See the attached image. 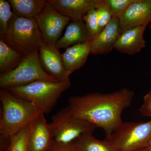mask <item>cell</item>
<instances>
[{
  "label": "cell",
  "instance_id": "cell-1",
  "mask_svg": "<svg viewBox=\"0 0 151 151\" xmlns=\"http://www.w3.org/2000/svg\"><path fill=\"white\" fill-rule=\"evenodd\" d=\"M134 97V91L126 88L107 94L93 92L70 97L66 107L73 117L101 128L108 137L122 124L123 111Z\"/></svg>",
  "mask_w": 151,
  "mask_h": 151
},
{
  "label": "cell",
  "instance_id": "cell-2",
  "mask_svg": "<svg viewBox=\"0 0 151 151\" xmlns=\"http://www.w3.org/2000/svg\"><path fill=\"white\" fill-rule=\"evenodd\" d=\"M2 113L0 119L1 142L32 123L42 113L34 104L16 97L6 89L0 92Z\"/></svg>",
  "mask_w": 151,
  "mask_h": 151
},
{
  "label": "cell",
  "instance_id": "cell-3",
  "mask_svg": "<svg viewBox=\"0 0 151 151\" xmlns=\"http://www.w3.org/2000/svg\"><path fill=\"white\" fill-rule=\"evenodd\" d=\"M71 85L70 81H38L24 86L6 89L16 97L29 101L43 114L51 112L61 94Z\"/></svg>",
  "mask_w": 151,
  "mask_h": 151
},
{
  "label": "cell",
  "instance_id": "cell-4",
  "mask_svg": "<svg viewBox=\"0 0 151 151\" xmlns=\"http://www.w3.org/2000/svg\"><path fill=\"white\" fill-rule=\"evenodd\" d=\"M1 38L24 56L38 50L43 40L35 18L20 17L14 15L9 23L6 32Z\"/></svg>",
  "mask_w": 151,
  "mask_h": 151
},
{
  "label": "cell",
  "instance_id": "cell-5",
  "mask_svg": "<svg viewBox=\"0 0 151 151\" xmlns=\"http://www.w3.org/2000/svg\"><path fill=\"white\" fill-rule=\"evenodd\" d=\"M151 139V120L146 122H122L105 140L115 151H139Z\"/></svg>",
  "mask_w": 151,
  "mask_h": 151
},
{
  "label": "cell",
  "instance_id": "cell-6",
  "mask_svg": "<svg viewBox=\"0 0 151 151\" xmlns=\"http://www.w3.org/2000/svg\"><path fill=\"white\" fill-rule=\"evenodd\" d=\"M38 81L60 82L45 70L41 63L38 50L24 57L16 68L0 75V87L24 86Z\"/></svg>",
  "mask_w": 151,
  "mask_h": 151
},
{
  "label": "cell",
  "instance_id": "cell-7",
  "mask_svg": "<svg viewBox=\"0 0 151 151\" xmlns=\"http://www.w3.org/2000/svg\"><path fill=\"white\" fill-rule=\"evenodd\" d=\"M49 125L54 142L63 145L73 142L83 134L92 133L97 128L89 122L73 117L67 107L55 114Z\"/></svg>",
  "mask_w": 151,
  "mask_h": 151
},
{
  "label": "cell",
  "instance_id": "cell-8",
  "mask_svg": "<svg viewBox=\"0 0 151 151\" xmlns=\"http://www.w3.org/2000/svg\"><path fill=\"white\" fill-rule=\"evenodd\" d=\"M44 41L55 45L70 20L58 12L47 1L43 11L34 18Z\"/></svg>",
  "mask_w": 151,
  "mask_h": 151
},
{
  "label": "cell",
  "instance_id": "cell-9",
  "mask_svg": "<svg viewBox=\"0 0 151 151\" xmlns=\"http://www.w3.org/2000/svg\"><path fill=\"white\" fill-rule=\"evenodd\" d=\"M41 63L47 72L60 82L70 81L59 49L55 45L42 40L38 47Z\"/></svg>",
  "mask_w": 151,
  "mask_h": 151
},
{
  "label": "cell",
  "instance_id": "cell-10",
  "mask_svg": "<svg viewBox=\"0 0 151 151\" xmlns=\"http://www.w3.org/2000/svg\"><path fill=\"white\" fill-rule=\"evenodd\" d=\"M122 32L151 22V0H134L118 19Z\"/></svg>",
  "mask_w": 151,
  "mask_h": 151
},
{
  "label": "cell",
  "instance_id": "cell-11",
  "mask_svg": "<svg viewBox=\"0 0 151 151\" xmlns=\"http://www.w3.org/2000/svg\"><path fill=\"white\" fill-rule=\"evenodd\" d=\"M54 142L49 124L41 113L30 124L27 142V151H47Z\"/></svg>",
  "mask_w": 151,
  "mask_h": 151
},
{
  "label": "cell",
  "instance_id": "cell-12",
  "mask_svg": "<svg viewBox=\"0 0 151 151\" xmlns=\"http://www.w3.org/2000/svg\"><path fill=\"white\" fill-rule=\"evenodd\" d=\"M100 0H47L58 12L71 21L83 20L86 14L96 9Z\"/></svg>",
  "mask_w": 151,
  "mask_h": 151
},
{
  "label": "cell",
  "instance_id": "cell-13",
  "mask_svg": "<svg viewBox=\"0 0 151 151\" xmlns=\"http://www.w3.org/2000/svg\"><path fill=\"white\" fill-rule=\"evenodd\" d=\"M122 33L119 19L112 17L109 23L91 42V53L102 55L111 52Z\"/></svg>",
  "mask_w": 151,
  "mask_h": 151
},
{
  "label": "cell",
  "instance_id": "cell-14",
  "mask_svg": "<svg viewBox=\"0 0 151 151\" xmlns=\"http://www.w3.org/2000/svg\"><path fill=\"white\" fill-rule=\"evenodd\" d=\"M146 27L140 26L123 32L116 41L114 49L129 55L139 53L146 46L144 35Z\"/></svg>",
  "mask_w": 151,
  "mask_h": 151
},
{
  "label": "cell",
  "instance_id": "cell-15",
  "mask_svg": "<svg viewBox=\"0 0 151 151\" xmlns=\"http://www.w3.org/2000/svg\"><path fill=\"white\" fill-rule=\"evenodd\" d=\"M90 53L91 42L77 44L66 48L62 54V57L65 70L69 76L84 65Z\"/></svg>",
  "mask_w": 151,
  "mask_h": 151
},
{
  "label": "cell",
  "instance_id": "cell-16",
  "mask_svg": "<svg viewBox=\"0 0 151 151\" xmlns=\"http://www.w3.org/2000/svg\"><path fill=\"white\" fill-rule=\"evenodd\" d=\"M88 42V37L84 20L71 21L66 26L64 35L55 44L58 49L77 44Z\"/></svg>",
  "mask_w": 151,
  "mask_h": 151
},
{
  "label": "cell",
  "instance_id": "cell-17",
  "mask_svg": "<svg viewBox=\"0 0 151 151\" xmlns=\"http://www.w3.org/2000/svg\"><path fill=\"white\" fill-rule=\"evenodd\" d=\"M14 15L20 17L34 18L43 11L45 0H9Z\"/></svg>",
  "mask_w": 151,
  "mask_h": 151
},
{
  "label": "cell",
  "instance_id": "cell-18",
  "mask_svg": "<svg viewBox=\"0 0 151 151\" xmlns=\"http://www.w3.org/2000/svg\"><path fill=\"white\" fill-rule=\"evenodd\" d=\"M23 55L9 45L0 38V72L8 73L13 70L24 58Z\"/></svg>",
  "mask_w": 151,
  "mask_h": 151
},
{
  "label": "cell",
  "instance_id": "cell-19",
  "mask_svg": "<svg viewBox=\"0 0 151 151\" xmlns=\"http://www.w3.org/2000/svg\"><path fill=\"white\" fill-rule=\"evenodd\" d=\"M72 143L78 151H115L108 142L99 140L92 133L83 134Z\"/></svg>",
  "mask_w": 151,
  "mask_h": 151
},
{
  "label": "cell",
  "instance_id": "cell-20",
  "mask_svg": "<svg viewBox=\"0 0 151 151\" xmlns=\"http://www.w3.org/2000/svg\"><path fill=\"white\" fill-rule=\"evenodd\" d=\"M30 124L25 127L9 139V151H27V139Z\"/></svg>",
  "mask_w": 151,
  "mask_h": 151
},
{
  "label": "cell",
  "instance_id": "cell-21",
  "mask_svg": "<svg viewBox=\"0 0 151 151\" xmlns=\"http://www.w3.org/2000/svg\"><path fill=\"white\" fill-rule=\"evenodd\" d=\"M83 20L85 23L88 42H91L101 31L98 22L97 9H94L89 11Z\"/></svg>",
  "mask_w": 151,
  "mask_h": 151
},
{
  "label": "cell",
  "instance_id": "cell-22",
  "mask_svg": "<svg viewBox=\"0 0 151 151\" xmlns=\"http://www.w3.org/2000/svg\"><path fill=\"white\" fill-rule=\"evenodd\" d=\"M9 1L0 0V35L2 37L7 31L9 23L14 16Z\"/></svg>",
  "mask_w": 151,
  "mask_h": 151
},
{
  "label": "cell",
  "instance_id": "cell-23",
  "mask_svg": "<svg viewBox=\"0 0 151 151\" xmlns=\"http://www.w3.org/2000/svg\"><path fill=\"white\" fill-rule=\"evenodd\" d=\"M96 9L98 15L99 26L102 31L112 18L111 9L106 0H100Z\"/></svg>",
  "mask_w": 151,
  "mask_h": 151
},
{
  "label": "cell",
  "instance_id": "cell-24",
  "mask_svg": "<svg viewBox=\"0 0 151 151\" xmlns=\"http://www.w3.org/2000/svg\"><path fill=\"white\" fill-rule=\"evenodd\" d=\"M134 0H106L112 17L119 19Z\"/></svg>",
  "mask_w": 151,
  "mask_h": 151
},
{
  "label": "cell",
  "instance_id": "cell-25",
  "mask_svg": "<svg viewBox=\"0 0 151 151\" xmlns=\"http://www.w3.org/2000/svg\"><path fill=\"white\" fill-rule=\"evenodd\" d=\"M139 111L143 116L151 117V90L144 96L143 103Z\"/></svg>",
  "mask_w": 151,
  "mask_h": 151
},
{
  "label": "cell",
  "instance_id": "cell-26",
  "mask_svg": "<svg viewBox=\"0 0 151 151\" xmlns=\"http://www.w3.org/2000/svg\"><path fill=\"white\" fill-rule=\"evenodd\" d=\"M47 151H78L73 143L63 145L53 142Z\"/></svg>",
  "mask_w": 151,
  "mask_h": 151
},
{
  "label": "cell",
  "instance_id": "cell-27",
  "mask_svg": "<svg viewBox=\"0 0 151 151\" xmlns=\"http://www.w3.org/2000/svg\"><path fill=\"white\" fill-rule=\"evenodd\" d=\"M0 151H9L8 145L0 144Z\"/></svg>",
  "mask_w": 151,
  "mask_h": 151
},
{
  "label": "cell",
  "instance_id": "cell-28",
  "mask_svg": "<svg viewBox=\"0 0 151 151\" xmlns=\"http://www.w3.org/2000/svg\"><path fill=\"white\" fill-rule=\"evenodd\" d=\"M148 151H151V139L149 141L148 145L147 146Z\"/></svg>",
  "mask_w": 151,
  "mask_h": 151
},
{
  "label": "cell",
  "instance_id": "cell-29",
  "mask_svg": "<svg viewBox=\"0 0 151 151\" xmlns=\"http://www.w3.org/2000/svg\"><path fill=\"white\" fill-rule=\"evenodd\" d=\"M139 151H148L147 147L142 149V150H141Z\"/></svg>",
  "mask_w": 151,
  "mask_h": 151
},
{
  "label": "cell",
  "instance_id": "cell-30",
  "mask_svg": "<svg viewBox=\"0 0 151 151\" xmlns=\"http://www.w3.org/2000/svg\"><path fill=\"white\" fill-rule=\"evenodd\" d=\"M150 30H151V25H150Z\"/></svg>",
  "mask_w": 151,
  "mask_h": 151
},
{
  "label": "cell",
  "instance_id": "cell-31",
  "mask_svg": "<svg viewBox=\"0 0 151 151\" xmlns=\"http://www.w3.org/2000/svg\"><path fill=\"white\" fill-rule=\"evenodd\" d=\"M1 143H4V142H1ZM5 143H8V142H5Z\"/></svg>",
  "mask_w": 151,
  "mask_h": 151
}]
</instances>
